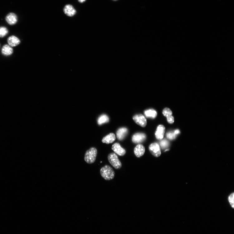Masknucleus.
Returning <instances> with one entry per match:
<instances>
[{
  "label": "nucleus",
  "instance_id": "nucleus-1",
  "mask_svg": "<svg viewBox=\"0 0 234 234\" xmlns=\"http://www.w3.org/2000/svg\"><path fill=\"white\" fill-rule=\"evenodd\" d=\"M100 173L101 176L106 180H111L115 177V173L114 170L111 167L108 165H106L101 168Z\"/></svg>",
  "mask_w": 234,
  "mask_h": 234
},
{
  "label": "nucleus",
  "instance_id": "nucleus-2",
  "mask_svg": "<svg viewBox=\"0 0 234 234\" xmlns=\"http://www.w3.org/2000/svg\"><path fill=\"white\" fill-rule=\"evenodd\" d=\"M97 154V150L95 148H91L86 152L84 159L86 162L89 163L95 162L96 160Z\"/></svg>",
  "mask_w": 234,
  "mask_h": 234
},
{
  "label": "nucleus",
  "instance_id": "nucleus-3",
  "mask_svg": "<svg viewBox=\"0 0 234 234\" xmlns=\"http://www.w3.org/2000/svg\"><path fill=\"white\" fill-rule=\"evenodd\" d=\"M108 159L109 163L115 169H119L121 167V163L115 154L112 153L109 154Z\"/></svg>",
  "mask_w": 234,
  "mask_h": 234
},
{
  "label": "nucleus",
  "instance_id": "nucleus-4",
  "mask_svg": "<svg viewBox=\"0 0 234 234\" xmlns=\"http://www.w3.org/2000/svg\"><path fill=\"white\" fill-rule=\"evenodd\" d=\"M149 149L151 154L155 157H159L161 154L160 147L157 143L151 144L149 146Z\"/></svg>",
  "mask_w": 234,
  "mask_h": 234
},
{
  "label": "nucleus",
  "instance_id": "nucleus-5",
  "mask_svg": "<svg viewBox=\"0 0 234 234\" xmlns=\"http://www.w3.org/2000/svg\"><path fill=\"white\" fill-rule=\"evenodd\" d=\"M133 119L135 123L140 126L145 127L146 126L147 120L144 115L142 114L135 115Z\"/></svg>",
  "mask_w": 234,
  "mask_h": 234
},
{
  "label": "nucleus",
  "instance_id": "nucleus-6",
  "mask_svg": "<svg viewBox=\"0 0 234 234\" xmlns=\"http://www.w3.org/2000/svg\"><path fill=\"white\" fill-rule=\"evenodd\" d=\"M146 138V135L141 133H138L134 134L132 137V141L135 144H139L143 142Z\"/></svg>",
  "mask_w": 234,
  "mask_h": 234
},
{
  "label": "nucleus",
  "instance_id": "nucleus-7",
  "mask_svg": "<svg viewBox=\"0 0 234 234\" xmlns=\"http://www.w3.org/2000/svg\"><path fill=\"white\" fill-rule=\"evenodd\" d=\"M165 128L163 125L160 124L157 127L155 133L156 138L158 139H162L164 135Z\"/></svg>",
  "mask_w": 234,
  "mask_h": 234
},
{
  "label": "nucleus",
  "instance_id": "nucleus-8",
  "mask_svg": "<svg viewBox=\"0 0 234 234\" xmlns=\"http://www.w3.org/2000/svg\"><path fill=\"white\" fill-rule=\"evenodd\" d=\"M112 149L115 153L120 156L124 155L126 153V150L118 143H116L113 145Z\"/></svg>",
  "mask_w": 234,
  "mask_h": 234
},
{
  "label": "nucleus",
  "instance_id": "nucleus-9",
  "mask_svg": "<svg viewBox=\"0 0 234 234\" xmlns=\"http://www.w3.org/2000/svg\"><path fill=\"white\" fill-rule=\"evenodd\" d=\"M6 20L9 25H12L17 23L18 19L16 15L13 13H10L7 15Z\"/></svg>",
  "mask_w": 234,
  "mask_h": 234
},
{
  "label": "nucleus",
  "instance_id": "nucleus-10",
  "mask_svg": "<svg viewBox=\"0 0 234 234\" xmlns=\"http://www.w3.org/2000/svg\"><path fill=\"white\" fill-rule=\"evenodd\" d=\"M64 11L65 14L70 17L73 16L76 13V11L71 5H66L64 8Z\"/></svg>",
  "mask_w": 234,
  "mask_h": 234
},
{
  "label": "nucleus",
  "instance_id": "nucleus-11",
  "mask_svg": "<svg viewBox=\"0 0 234 234\" xmlns=\"http://www.w3.org/2000/svg\"><path fill=\"white\" fill-rule=\"evenodd\" d=\"M145 152V147L141 144H138L134 148V154L138 158L142 157L144 154Z\"/></svg>",
  "mask_w": 234,
  "mask_h": 234
},
{
  "label": "nucleus",
  "instance_id": "nucleus-12",
  "mask_svg": "<svg viewBox=\"0 0 234 234\" xmlns=\"http://www.w3.org/2000/svg\"><path fill=\"white\" fill-rule=\"evenodd\" d=\"M128 129L126 128L119 129L116 132L117 137L119 140L123 139L128 134Z\"/></svg>",
  "mask_w": 234,
  "mask_h": 234
},
{
  "label": "nucleus",
  "instance_id": "nucleus-13",
  "mask_svg": "<svg viewBox=\"0 0 234 234\" xmlns=\"http://www.w3.org/2000/svg\"><path fill=\"white\" fill-rule=\"evenodd\" d=\"M7 42L11 46H15L18 45L20 43L19 39L16 37L12 36L7 39Z\"/></svg>",
  "mask_w": 234,
  "mask_h": 234
},
{
  "label": "nucleus",
  "instance_id": "nucleus-14",
  "mask_svg": "<svg viewBox=\"0 0 234 234\" xmlns=\"http://www.w3.org/2000/svg\"><path fill=\"white\" fill-rule=\"evenodd\" d=\"M116 139L115 135L113 133H111L103 138L102 141L106 144H111L115 141Z\"/></svg>",
  "mask_w": 234,
  "mask_h": 234
},
{
  "label": "nucleus",
  "instance_id": "nucleus-15",
  "mask_svg": "<svg viewBox=\"0 0 234 234\" xmlns=\"http://www.w3.org/2000/svg\"><path fill=\"white\" fill-rule=\"evenodd\" d=\"M145 116L148 118L155 119L157 115V112L153 109H149L144 112Z\"/></svg>",
  "mask_w": 234,
  "mask_h": 234
},
{
  "label": "nucleus",
  "instance_id": "nucleus-16",
  "mask_svg": "<svg viewBox=\"0 0 234 234\" xmlns=\"http://www.w3.org/2000/svg\"><path fill=\"white\" fill-rule=\"evenodd\" d=\"M13 52V50L11 46L7 45H4L2 49V54L5 56L11 55Z\"/></svg>",
  "mask_w": 234,
  "mask_h": 234
},
{
  "label": "nucleus",
  "instance_id": "nucleus-17",
  "mask_svg": "<svg viewBox=\"0 0 234 234\" xmlns=\"http://www.w3.org/2000/svg\"><path fill=\"white\" fill-rule=\"evenodd\" d=\"M109 120L108 116L105 114L99 116L98 119V123L99 125L108 123Z\"/></svg>",
  "mask_w": 234,
  "mask_h": 234
},
{
  "label": "nucleus",
  "instance_id": "nucleus-18",
  "mask_svg": "<svg viewBox=\"0 0 234 234\" xmlns=\"http://www.w3.org/2000/svg\"><path fill=\"white\" fill-rule=\"evenodd\" d=\"M8 32V31L6 27H0V37H4L7 34Z\"/></svg>",
  "mask_w": 234,
  "mask_h": 234
},
{
  "label": "nucleus",
  "instance_id": "nucleus-19",
  "mask_svg": "<svg viewBox=\"0 0 234 234\" xmlns=\"http://www.w3.org/2000/svg\"><path fill=\"white\" fill-rule=\"evenodd\" d=\"M163 114L164 116L167 118L168 117L172 115L173 113L169 109L166 108L163 109Z\"/></svg>",
  "mask_w": 234,
  "mask_h": 234
},
{
  "label": "nucleus",
  "instance_id": "nucleus-20",
  "mask_svg": "<svg viewBox=\"0 0 234 234\" xmlns=\"http://www.w3.org/2000/svg\"><path fill=\"white\" fill-rule=\"evenodd\" d=\"M160 145L163 149H165L168 146L169 143L167 140L163 139L160 142Z\"/></svg>",
  "mask_w": 234,
  "mask_h": 234
},
{
  "label": "nucleus",
  "instance_id": "nucleus-21",
  "mask_svg": "<svg viewBox=\"0 0 234 234\" xmlns=\"http://www.w3.org/2000/svg\"><path fill=\"white\" fill-rule=\"evenodd\" d=\"M176 136L174 133V132H169L166 134L167 137L170 140L174 139Z\"/></svg>",
  "mask_w": 234,
  "mask_h": 234
},
{
  "label": "nucleus",
  "instance_id": "nucleus-22",
  "mask_svg": "<svg viewBox=\"0 0 234 234\" xmlns=\"http://www.w3.org/2000/svg\"><path fill=\"white\" fill-rule=\"evenodd\" d=\"M229 201L231 206L234 208V193L231 194L229 197Z\"/></svg>",
  "mask_w": 234,
  "mask_h": 234
},
{
  "label": "nucleus",
  "instance_id": "nucleus-23",
  "mask_svg": "<svg viewBox=\"0 0 234 234\" xmlns=\"http://www.w3.org/2000/svg\"><path fill=\"white\" fill-rule=\"evenodd\" d=\"M168 122L170 124H173L174 122V117L172 115H171L167 117Z\"/></svg>",
  "mask_w": 234,
  "mask_h": 234
},
{
  "label": "nucleus",
  "instance_id": "nucleus-24",
  "mask_svg": "<svg viewBox=\"0 0 234 234\" xmlns=\"http://www.w3.org/2000/svg\"><path fill=\"white\" fill-rule=\"evenodd\" d=\"M174 132L175 134L176 135L180 133V131L178 129L176 130Z\"/></svg>",
  "mask_w": 234,
  "mask_h": 234
},
{
  "label": "nucleus",
  "instance_id": "nucleus-25",
  "mask_svg": "<svg viewBox=\"0 0 234 234\" xmlns=\"http://www.w3.org/2000/svg\"><path fill=\"white\" fill-rule=\"evenodd\" d=\"M85 1L86 0H78V1L80 3H83L85 2Z\"/></svg>",
  "mask_w": 234,
  "mask_h": 234
},
{
  "label": "nucleus",
  "instance_id": "nucleus-26",
  "mask_svg": "<svg viewBox=\"0 0 234 234\" xmlns=\"http://www.w3.org/2000/svg\"></svg>",
  "mask_w": 234,
  "mask_h": 234
}]
</instances>
